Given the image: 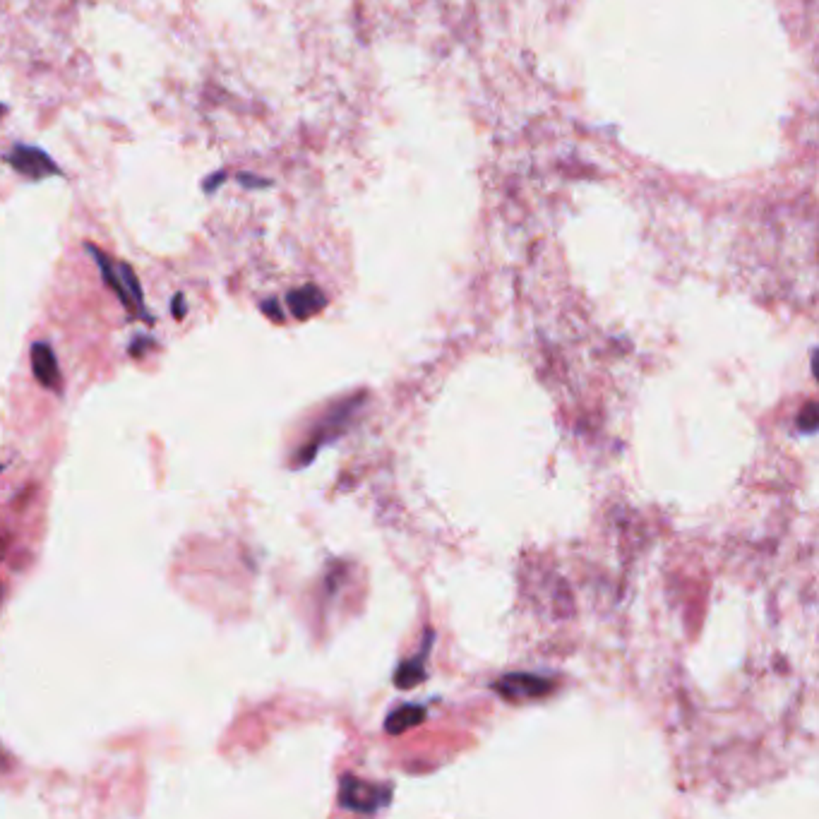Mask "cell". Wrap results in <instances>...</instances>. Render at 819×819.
I'll use <instances>...</instances> for the list:
<instances>
[{
    "mask_svg": "<svg viewBox=\"0 0 819 819\" xmlns=\"http://www.w3.org/2000/svg\"><path fill=\"white\" fill-rule=\"evenodd\" d=\"M322 298L315 294L313 289H303V291H296V294L289 296V306L294 310L296 318H308L310 313H315V310L320 308Z\"/></svg>",
    "mask_w": 819,
    "mask_h": 819,
    "instance_id": "4",
    "label": "cell"
},
{
    "mask_svg": "<svg viewBox=\"0 0 819 819\" xmlns=\"http://www.w3.org/2000/svg\"><path fill=\"white\" fill-rule=\"evenodd\" d=\"M173 315H176V318H183L185 315V306H183V296H178L176 301H173Z\"/></svg>",
    "mask_w": 819,
    "mask_h": 819,
    "instance_id": "5",
    "label": "cell"
},
{
    "mask_svg": "<svg viewBox=\"0 0 819 819\" xmlns=\"http://www.w3.org/2000/svg\"><path fill=\"white\" fill-rule=\"evenodd\" d=\"M3 159L8 161L17 173L29 178V181H41V178L58 176V173H61L58 164L49 157V154L29 145H15Z\"/></svg>",
    "mask_w": 819,
    "mask_h": 819,
    "instance_id": "2",
    "label": "cell"
},
{
    "mask_svg": "<svg viewBox=\"0 0 819 819\" xmlns=\"http://www.w3.org/2000/svg\"><path fill=\"white\" fill-rule=\"evenodd\" d=\"M89 253L94 255V260H97V265L101 267V274H104L106 284L111 286L113 294L121 298L123 306L128 308L130 313L145 315V318L149 320V315L145 313V298H142L140 282H137L133 267L125 265V262L109 260V257L101 253V250L92 248V245H89Z\"/></svg>",
    "mask_w": 819,
    "mask_h": 819,
    "instance_id": "1",
    "label": "cell"
},
{
    "mask_svg": "<svg viewBox=\"0 0 819 819\" xmlns=\"http://www.w3.org/2000/svg\"><path fill=\"white\" fill-rule=\"evenodd\" d=\"M3 116H5V106L0 104V121H3Z\"/></svg>",
    "mask_w": 819,
    "mask_h": 819,
    "instance_id": "6",
    "label": "cell"
},
{
    "mask_svg": "<svg viewBox=\"0 0 819 819\" xmlns=\"http://www.w3.org/2000/svg\"><path fill=\"white\" fill-rule=\"evenodd\" d=\"M32 370L34 378L39 380V385H44L46 390L58 392L61 390V368H58L56 354L49 344L37 342L32 346Z\"/></svg>",
    "mask_w": 819,
    "mask_h": 819,
    "instance_id": "3",
    "label": "cell"
},
{
    "mask_svg": "<svg viewBox=\"0 0 819 819\" xmlns=\"http://www.w3.org/2000/svg\"><path fill=\"white\" fill-rule=\"evenodd\" d=\"M3 767H5V757L0 755V769H3Z\"/></svg>",
    "mask_w": 819,
    "mask_h": 819,
    "instance_id": "7",
    "label": "cell"
}]
</instances>
